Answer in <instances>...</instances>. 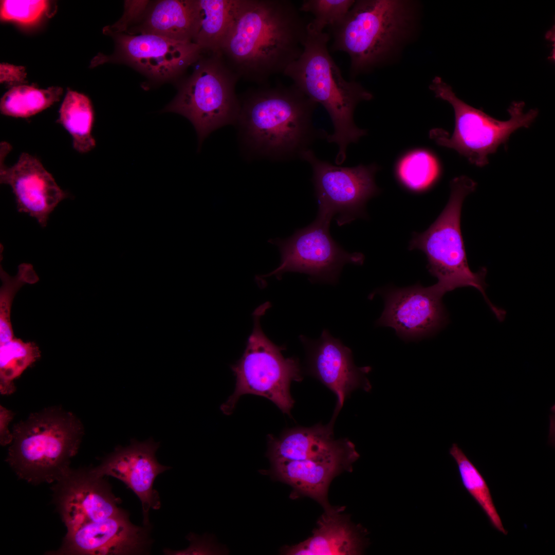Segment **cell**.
I'll use <instances>...</instances> for the list:
<instances>
[{
    "instance_id": "16",
    "label": "cell",
    "mask_w": 555,
    "mask_h": 555,
    "mask_svg": "<svg viewBox=\"0 0 555 555\" xmlns=\"http://www.w3.org/2000/svg\"><path fill=\"white\" fill-rule=\"evenodd\" d=\"M10 148L7 143H1V183L12 188L18 211L28 214L44 227L49 214L68 194L60 188L41 162L28 153H23L13 166L6 165L4 157Z\"/></svg>"
},
{
    "instance_id": "7",
    "label": "cell",
    "mask_w": 555,
    "mask_h": 555,
    "mask_svg": "<svg viewBox=\"0 0 555 555\" xmlns=\"http://www.w3.org/2000/svg\"><path fill=\"white\" fill-rule=\"evenodd\" d=\"M404 1L360 0L330 28L331 49L346 53L353 76L377 65L403 34L409 20Z\"/></svg>"
},
{
    "instance_id": "31",
    "label": "cell",
    "mask_w": 555,
    "mask_h": 555,
    "mask_svg": "<svg viewBox=\"0 0 555 555\" xmlns=\"http://www.w3.org/2000/svg\"><path fill=\"white\" fill-rule=\"evenodd\" d=\"M48 7L49 3L46 1H3L1 5V16L5 21L31 24L38 20Z\"/></svg>"
},
{
    "instance_id": "24",
    "label": "cell",
    "mask_w": 555,
    "mask_h": 555,
    "mask_svg": "<svg viewBox=\"0 0 555 555\" xmlns=\"http://www.w3.org/2000/svg\"><path fill=\"white\" fill-rule=\"evenodd\" d=\"M94 112L89 98L77 91L68 89L59 110L57 122L70 134L75 150L85 153L96 146L91 132Z\"/></svg>"
},
{
    "instance_id": "9",
    "label": "cell",
    "mask_w": 555,
    "mask_h": 555,
    "mask_svg": "<svg viewBox=\"0 0 555 555\" xmlns=\"http://www.w3.org/2000/svg\"><path fill=\"white\" fill-rule=\"evenodd\" d=\"M270 307L266 302L254 311V325L245 351L232 370L236 377L235 390L220 409L230 415L240 397L253 394L267 398L283 413L290 414L294 400L290 394L292 381L302 380L298 359L285 358L283 348L274 344L263 332L260 318Z\"/></svg>"
},
{
    "instance_id": "15",
    "label": "cell",
    "mask_w": 555,
    "mask_h": 555,
    "mask_svg": "<svg viewBox=\"0 0 555 555\" xmlns=\"http://www.w3.org/2000/svg\"><path fill=\"white\" fill-rule=\"evenodd\" d=\"M150 526L132 524L125 511L66 533L59 555L141 554L151 545Z\"/></svg>"
},
{
    "instance_id": "11",
    "label": "cell",
    "mask_w": 555,
    "mask_h": 555,
    "mask_svg": "<svg viewBox=\"0 0 555 555\" xmlns=\"http://www.w3.org/2000/svg\"><path fill=\"white\" fill-rule=\"evenodd\" d=\"M300 158L310 164L318 213L335 219L339 226L367 217L365 205L379 191L375 182V164L354 167L334 165L316 157L308 149Z\"/></svg>"
},
{
    "instance_id": "14",
    "label": "cell",
    "mask_w": 555,
    "mask_h": 555,
    "mask_svg": "<svg viewBox=\"0 0 555 555\" xmlns=\"http://www.w3.org/2000/svg\"><path fill=\"white\" fill-rule=\"evenodd\" d=\"M443 296L434 285L391 289L384 292V309L377 324L394 328L405 339L432 334L448 321Z\"/></svg>"
},
{
    "instance_id": "32",
    "label": "cell",
    "mask_w": 555,
    "mask_h": 555,
    "mask_svg": "<svg viewBox=\"0 0 555 555\" xmlns=\"http://www.w3.org/2000/svg\"><path fill=\"white\" fill-rule=\"evenodd\" d=\"M0 72L1 83L16 86L23 83L26 76L24 67L9 64H1Z\"/></svg>"
},
{
    "instance_id": "30",
    "label": "cell",
    "mask_w": 555,
    "mask_h": 555,
    "mask_svg": "<svg viewBox=\"0 0 555 555\" xmlns=\"http://www.w3.org/2000/svg\"><path fill=\"white\" fill-rule=\"evenodd\" d=\"M354 0H305L299 9L301 12L312 14L309 24L316 30L324 31L326 27H332L346 15Z\"/></svg>"
},
{
    "instance_id": "10",
    "label": "cell",
    "mask_w": 555,
    "mask_h": 555,
    "mask_svg": "<svg viewBox=\"0 0 555 555\" xmlns=\"http://www.w3.org/2000/svg\"><path fill=\"white\" fill-rule=\"evenodd\" d=\"M332 218L318 213L308 226L297 229L285 239H270L281 255L280 265L262 278L274 275L280 280L287 272L305 273L311 283L336 284L346 264L361 265L364 255L345 251L331 237L329 232Z\"/></svg>"
},
{
    "instance_id": "4",
    "label": "cell",
    "mask_w": 555,
    "mask_h": 555,
    "mask_svg": "<svg viewBox=\"0 0 555 555\" xmlns=\"http://www.w3.org/2000/svg\"><path fill=\"white\" fill-rule=\"evenodd\" d=\"M83 434L73 413L46 408L14 426L6 461L20 479L34 485L55 483L71 469Z\"/></svg>"
},
{
    "instance_id": "28",
    "label": "cell",
    "mask_w": 555,
    "mask_h": 555,
    "mask_svg": "<svg viewBox=\"0 0 555 555\" xmlns=\"http://www.w3.org/2000/svg\"><path fill=\"white\" fill-rule=\"evenodd\" d=\"M440 168L437 160L429 152L417 150L404 155L397 168L399 179L407 188L424 190L437 180Z\"/></svg>"
},
{
    "instance_id": "1",
    "label": "cell",
    "mask_w": 555,
    "mask_h": 555,
    "mask_svg": "<svg viewBox=\"0 0 555 555\" xmlns=\"http://www.w3.org/2000/svg\"><path fill=\"white\" fill-rule=\"evenodd\" d=\"M288 0H235L218 53L239 79L267 85L301 54L308 23Z\"/></svg>"
},
{
    "instance_id": "17",
    "label": "cell",
    "mask_w": 555,
    "mask_h": 555,
    "mask_svg": "<svg viewBox=\"0 0 555 555\" xmlns=\"http://www.w3.org/2000/svg\"><path fill=\"white\" fill-rule=\"evenodd\" d=\"M159 447L152 439L140 442L133 439L129 446L117 447L92 472L100 477L110 476L124 483L140 499L144 526H150V509L160 507L159 494L153 489L156 477L170 467L160 464L155 456Z\"/></svg>"
},
{
    "instance_id": "12",
    "label": "cell",
    "mask_w": 555,
    "mask_h": 555,
    "mask_svg": "<svg viewBox=\"0 0 555 555\" xmlns=\"http://www.w3.org/2000/svg\"><path fill=\"white\" fill-rule=\"evenodd\" d=\"M54 501L67 529L72 532L91 522L100 521L123 511L109 485L91 468L70 469L54 483Z\"/></svg>"
},
{
    "instance_id": "27",
    "label": "cell",
    "mask_w": 555,
    "mask_h": 555,
    "mask_svg": "<svg viewBox=\"0 0 555 555\" xmlns=\"http://www.w3.org/2000/svg\"><path fill=\"white\" fill-rule=\"evenodd\" d=\"M40 356V350L33 342H25L14 337L0 343L1 393H13L15 390L13 381Z\"/></svg>"
},
{
    "instance_id": "26",
    "label": "cell",
    "mask_w": 555,
    "mask_h": 555,
    "mask_svg": "<svg viewBox=\"0 0 555 555\" xmlns=\"http://www.w3.org/2000/svg\"><path fill=\"white\" fill-rule=\"evenodd\" d=\"M449 454L456 463L465 489L485 512L492 527L507 535L508 531L503 526L489 488L480 472L456 443L452 444Z\"/></svg>"
},
{
    "instance_id": "6",
    "label": "cell",
    "mask_w": 555,
    "mask_h": 555,
    "mask_svg": "<svg viewBox=\"0 0 555 555\" xmlns=\"http://www.w3.org/2000/svg\"><path fill=\"white\" fill-rule=\"evenodd\" d=\"M191 75L164 108L179 114L194 126L200 145L213 131L236 123L240 101L235 93L239 79L217 52L203 51Z\"/></svg>"
},
{
    "instance_id": "2",
    "label": "cell",
    "mask_w": 555,
    "mask_h": 555,
    "mask_svg": "<svg viewBox=\"0 0 555 555\" xmlns=\"http://www.w3.org/2000/svg\"><path fill=\"white\" fill-rule=\"evenodd\" d=\"M239 99L236 123L245 144L259 155L274 159L299 157L317 134L312 115L318 104L293 84L261 85Z\"/></svg>"
},
{
    "instance_id": "19",
    "label": "cell",
    "mask_w": 555,
    "mask_h": 555,
    "mask_svg": "<svg viewBox=\"0 0 555 555\" xmlns=\"http://www.w3.org/2000/svg\"><path fill=\"white\" fill-rule=\"evenodd\" d=\"M307 350L310 373L336 395L335 419L350 393L357 388L369 391L371 385L365 375L371 367H358L354 363L350 349L327 329L317 340L300 337Z\"/></svg>"
},
{
    "instance_id": "29",
    "label": "cell",
    "mask_w": 555,
    "mask_h": 555,
    "mask_svg": "<svg viewBox=\"0 0 555 555\" xmlns=\"http://www.w3.org/2000/svg\"><path fill=\"white\" fill-rule=\"evenodd\" d=\"M0 276L2 282L0 289V343H2L14 338L10 314L15 294L24 284H34L39 279L32 265L28 263L20 265L14 276H10L1 265Z\"/></svg>"
},
{
    "instance_id": "22",
    "label": "cell",
    "mask_w": 555,
    "mask_h": 555,
    "mask_svg": "<svg viewBox=\"0 0 555 555\" xmlns=\"http://www.w3.org/2000/svg\"><path fill=\"white\" fill-rule=\"evenodd\" d=\"M196 16V0H163L148 12L136 30L180 41H191Z\"/></svg>"
},
{
    "instance_id": "3",
    "label": "cell",
    "mask_w": 555,
    "mask_h": 555,
    "mask_svg": "<svg viewBox=\"0 0 555 555\" xmlns=\"http://www.w3.org/2000/svg\"><path fill=\"white\" fill-rule=\"evenodd\" d=\"M329 39L327 33L316 30L308 23L302 52L283 74L327 112L334 132L326 134L324 137L328 142L338 145L335 163L341 165L346 159L348 145L367 134L365 130L355 124V109L360 102L372 100L373 96L359 83L343 78L328 51Z\"/></svg>"
},
{
    "instance_id": "13",
    "label": "cell",
    "mask_w": 555,
    "mask_h": 555,
    "mask_svg": "<svg viewBox=\"0 0 555 555\" xmlns=\"http://www.w3.org/2000/svg\"><path fill=\"white\" fill-rule=\"evenodd\" d=\"M116 41L117 50L114 55L98 59L94 64L109 59L121 61L159 79L180 75L197 61L203 51L191 41H176L153 34H118Z\"/></svg>"
},
{
    "instance_id": "20",
    "label": "cell",
    "mask_w": 555,
    "mask_h": 555,
    "mask_svg": "<svg viewBox=\"0 0 555 555\" xmlns=\"http://www.w3.org/2000/svg\"><path fill=\"white\" fill-rule=\"evenodd\" d=\"M345 507H332L324 510L317 521L312 535L292 545L283 546L281 554L288 555L361 554L366 544V530L353 524L348 515L342 514Z\"/></svg>"
},
{
    "instance_id": "18",
    "label": "cell",
    "mask_w": 555,
    "mask_h": 555,
    "mask_svg": "<svg viewBox=\"0 0 555 555\" xmlns=\"http://www.w3.org/2000/svg\"><path fill=\"white\" fill-rule=\"evenodd\" d=\"M359 457L352 443L339 452L318 458L270 461V468L260 472L290 486L291 499L307 496L317 501L325 510L331 507L327 498L330 482L341 473L352 471L353 464Z\"/></svg>"
},
{
    "instance_id": "33",
    "label": "cell",
    "mask_w": 555,
    "mask_h": 555,
    "mask_svg": "<svg viewBox=\"0 0 555 555\" xmlns=\"http://www.w3.org/2000/svg\"><path fill=\"white\" fill-rule=\"evenodd\" d=\"M11 411L0 406V442L3 446L9 445L13 439L12 433L8 429V425L14 416Z\"/></svg>"
},
{
    "instance_id": "25",
    "label": "cell",
    "mask_w": 555,
    "mask_h": 555,
    "mask_svg": "<svg viewBox=\"0 0 555 555\" xmlns=\"http://www.w3.org/2000/svg\"><path fill=\"white\" fill-rule=\"evenodd\" d=\"M63 93L59 87L40 89L33 86H15L1 100V113L15 118H28L58 102Z\"/></svg>"
},
{
    "instance_id": "8",
    "label": "cell",
    "mask_w": 555,
    "mask_h": 555,
    "mask_svg": "<svg viewBox=\"0 0 555 555\" xmlns=\"http://www.w3.org/2000/svg\"><path fill=\"white\" fill-rule=\"evenodd\" d=\"M429 88L436 97L452 105L455 120L451 136L442 129L435 128L430 131V137L438 145L456 151L479 166L487 164L490 154L494 153L499 145L506 144L510 135L518 128L528 127L538 115L536 109L525 112L523 102H513L508 109L509 119L497 120L459 99L451 87L439 77L433 79Z\"/></svg>"
},
{
    "instance_id": "21",
    "label": "cell",
    "mask_w": 555,
    "mask_h": 555,
    "mask_svg": "<svg viewBox=\"0 0 555 555\" xmlns=\"http://www.w3.org/2000/svg\"><path fill=\"white\" fill-rule=\"evenodd\" d=\"M332 419L326 425L289 429L279 437L268 436L267 456L270 461L276 460H302L331 455L348 446L352 442L335 440Z\"/></svg>"
},
{
    "instance_id": "5",
    "label": "cell",
    "mask_w": 555,
    "mask_h": 555,
    "mask_svg": "<svg viewBox=\"0 0 555 555\" xmlns=\"http://www.w3.org/2000/svg\"><path fill=\"white\" fill-rule=\"evenodd\" d=\"M476 185L465 176L453 179L446 206L427 230L413 233L409 249L420 250L425 254L428 270L437 279L434 286L441 294L458 288L472 287L479 290L493 312L498 316L502 309L492 304L486 294L487 269L483 267L475 272L470 269L461 232L462 203Z\"/></svg>"
},
{
    "instance_id": "23",
    "label": "cell",
    "mask_w": 555,
    "mask_h": 555,
    "mask_svg": "<svg viewBox=\"0 0 555 555\" xmlns=\"http://www.w3.org/2000/svg\"><path fill=\"white\" fill-rule=\"evenodd\" d=\"M235 0H196L192 42L204 51L217 52L232 20Z\"/></svg>"
}]
</instances>
